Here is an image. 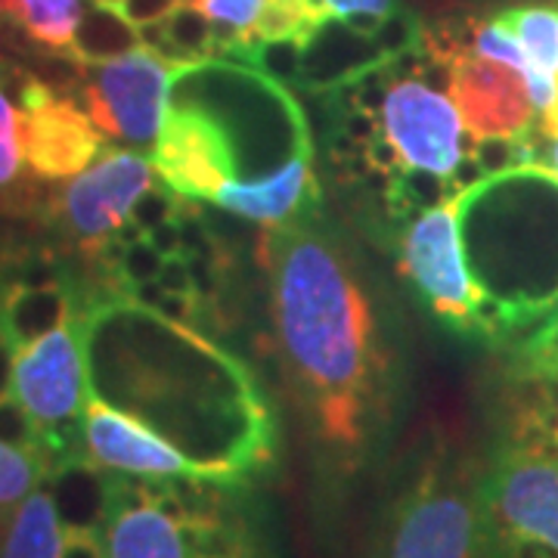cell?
<instances>
[{
	"label": "cell",
	"mask_w": 558,
	"mask_h": 558,
	"mask_svg": "<svg viewBox=\"0 0 558 558\" xmlns=\"http://www.w3.org/2000/svg\"><path fill=\"white\" fill-rule=\"evenodd\" d=\"M260 264L282 381L326 475L354 478L395 416V357L348 245L317 211L267 227Z\"/></svg>",
	"instance_id": "1"
},
{
	"label": "cell",
	"mask_w": 558,
	"mask_h": 558,
	"mask_svg": "<svg viewBox=\"0 0 558 558\" xmlns=\"http://www.w3.org/2000/svg\"><path fill=\"white\" fill-rule=\"evenodd\" d=\"M87 369L94 395L121 400L215 487L240 490L277 457V425L252 373L180 319L102 301L87 311Z\"/></svg>",
	"instance_id": "2"
},
{
	"label": "cell",
	"mask_w": 558,
	"mask_h": 558,
	"mask_svg": "<svg viewBox=\"0 0 558 558\" xmlns=\"http://www.w3.org/2000/svg\"><path fill=\"white\" fill-rule=\"evenodd\" d=\"M153 165L180 199L218 205L264 230L319 205L314 140L299 100L230 57L174 69Z\"/></svg>",
	"instance_id": "3"
},
{
	"label": "cell",
	"mask_w": 558,
	"mask_h": 558,
	"mask_svg": "<svg viewBox=\"0 0 558 558\" xmlns=\"http://www.w3.org/2000/svg\"><path fill=\"white\" fill-rule=\"evenodd\" d=\"M106 558H264L233 487L109 472Z\"/></svg>",
	"instance_id": "4"
},
{
	"label": "cell",
	"mask_w": 558,
	"mask_h": 558,
	"mask_svg": "<svg viewBox=\"0 0 558 558\" xmlns=\"http://www.w3.org/2000/svg\"><path fill=\"white\" fill-rule=\"evenodd\" d=\"M341 90L376 119V134L363 156L379 174L388 180L407 171H428L444 180L457 174L469 131L447 87L428 84L418 72H403L395 60Z\"/></svg>",
	"instance_id": "5"
},
{
	"label": "cell",
	"mask_w": 558,
	"mask_h": 558,
	"mask_svg": "<svg viewBox=\"0 0 558 558\" xmlns=\"http://www.w3.org/2000/svg\"><path fill=\"white\" fill-rule=\"evenodd\" d=\"M478 481L453 453L425 459L388 502L369 558H490Z\"/></svg>",
	"instance_id": "6"
},
{
	"label": "cell",
	"mask_w": 558,
	"mask_h": 558,
	"mask_svg": "<svg viewBox=\"0 0 558 558\" xmlns=\"http://www.w3.org/2000/svg\"><path fill=\"white\" fill-rule=\"evenodd\" d=\"M490 558H558V453L537 440H499L478 481Z\"/></svg>",
	"instance_id": "7"
},
{
	"label": "cell",
	"mask_w": 558,
	"mask_h": 558,
	"mask_svg": "<svg viewBox=\"0 0 558 558\" xmlns=\"http://www.w3.org/2000/svg\"><path fill=\"white\" fill-rule=\"evenodd\" d=\"M10 395L38 422L50 472L84 457V410L94 395L87 369V314L75 311L53 332L13 357Z\"/></svg>",
	"instance_id": "8"
},
{
	"label": "cell",
	"mask_w": 558,
	"mask_h": 558,
	"mask_svg": "<svg viewBox=\"0 0 558 558\" xmlns=\"http://www.w3.org/2000/svg\"><path fill=\"white\" fill-rule=\"evenodd\" d=\"M400 270L418 301L459 336H490L487 299L469 274L462 196L422 208L400 233Z\"/></svg>",
	"instance_id": "9"
},
{
	"label": "cell",
	"mask_w": 558,
	"mask_h": 558,
	"mask_svg": "<svg viewBox=\"0 0 558 558\" xmlns=\"http://www.w3.org/2000/svg\"><path fill=\"white\" fill-rule=\"evenodd\" d=\"M174 69L178 62L153 47H137L119 60L84 65V102L94 124L106 137L128 143L131 149H156Z\"/></svg>",
	"instance_id": "10"
},
{
	"label": "cell",
	"mask_w": 558,
	"mask_h": 558,
	"mask_svg": "<svg viewBox=\"0 0 558 558\" xmlns=\"http://www.w3.org/2000/svg\"><path fill=\"white\" fill-rule=\"evenodd\" d=\"M156 165L140 149H106L90 168L69 180L53 205V218L97 258L100 245L131 218L134 202L153 186Z\"/></svg>",
	"instance_id": "11"
},
{
	"label": "cell",
	"mask_w": 558,
	"mask_h": 558,
	"mask_svg": "<svg viewBox=\"0 0 558 558\" xmlns=\"http://www.w3.org/2000/svg\"><path fill=\"white\" fill-rule=\"evenodd\" d=\"M428 53L447 65V90L469 137H531L537 131L539 112L519 69L478 57L462 44Z\"/></svg>",
	"instance_id": "12"
},
{
	"label": "cell",
	"mask_w": 558,
	"mask_h": 558,
	"mask_svg": "<svg viewBox=\"0 0 558 558\" xmlns=\"http://www.w3.org/2000/svg\"><path fill=\"white\" fill-rule=\"evenodd\" d=\"M22 153L44 180H72L102 153V134L90 112L57 97L50 84L25 78L20 87Z\"/></svg>",
	"instance_id": "13"
},
{
	"label": "cell",
	"mask_w": 558,
	"mask_h": 558,
	"mask_svg": "<svg viewBox=\"0 0 558 558\" xmlns=\"http://www.w3.org/2000/svg\"><path fill=\"white\" fill-rule=\"evenodd\" d=\"M84 457L100 469L134 478L208 484L199 465L171 440L100 395H90L84 410Z\"/></svg>",
	"instance_id": "14"
},
{
	"label": "cell",
	"mask_w": 558,
	"mask_h": 558,
	"mask_svg": "<svg viewBox=\"0 0 558 558\" xmlns=\"http://www.w3.org/2000/svg\"><path fill=\"white\" fill-rule=\"evenodd\" d=\"M301 87L314 94L351 87L388 65V57L373 35H363L336 16H326L307 35H301Z\"/></svg>",
	"instance_id": "15"
},
{
	"label": "cell",
	"mask_w": 558,
	"mask_h": 558,
	"mask_svg": "<svg viewBox=\"0 0 558 558\" xmlns=\"http://www.w3.org/2000/svg\"><path fill=\"white\" fill-rule=\"evenodd\" d=\"M494 20L519 40L531 62L527 90L537 106L539 119L553 106L558 90V10L553 7H509Z\"/></svg>",
	"instance_id": "16"
},
{
	"label": "cell",
	"mask_w": 558,
	"mask_h": 558,
	"mask_svg": "<svg viewBox=\"0 0 558 558\" xmlns=\"http://www.w3.org/2000/svg\"><path fill=\"white\" fill-rule=\"evenodd\" d=\"M78 311L72 282L60 286H3L0 289V329L13 351L53 332Z\"/></svg>",
	"instance_id": "17"
},
{
	"label": "cell",
	"mask_w": 558,
	"mask_h": 558,
	"mask_svg": "<svg viewBox=\"0 0 558 558\" xmlns=\"http://www.w3.org/2000/svg\"><path fill=\"white\" fill-rule=\"evenodd\" d=\"M47 490L53 497L57 515L65 531H102L109 509V469L90 459H72L47 475Z\"/></svg>",
	"instance_id": "18"
},
{
	"label": "cell",
	"mask_w": 558,
	"mask_h": 558,
	"mask_svg": "<svg viewBox=\"0 0 558 558\" xmlns=\"http://www.w3.org/2000/svg\"><path fill=\"white\" fill-rule=\"evenodd\" d=\"M65 527H62L53 497L44 487H35L10 515L7 534L0 539V558H60Z\"/></svg>",
	"instance_id": "19"
},
{
	"label": "cell",
	"mask_w": 558,
	"mask_h": 558,
	"mask_svg": "<svg viewBox=\"0 0 558 558\" xmlns=\"http://www.w3.org/2000/svg\"><path fill=\"white\" fill-rule=\"evenodd\" d=\"M143 47H153L156 53L171 62H202L220 57L218 25L202 13L193 0L180 3L168 20L140 28Z\"/></svg>",
	"instance_id": "20"
},
{
	"label": "cell",
	"mask_w": 558,
	"mask_h": 558,
	"mask_svg": "<svg viewBox=\"0 0 558 558\" xmlns=\"http://www.w3.org/2000/svg\"><path fill=\"white\" fill-rule=\"evenodd\" d=\"M137 47H143L140 28L121 13L119 7L87 0L69 53L84 65H94V62L119 60V57L137 50Z\"/></svg>",
	"instance_id": "21"
},
{
	"label": "cell",
	"mask_w": 558,
	"mask_h": 558,
	"mask_svg": "<svg viewBox=\"0 0 558 558\" xmlns=\"http://www.w3.org/2000/svg\"><path fill=\"white\" fill-rule=\"evenodd\" d=\"M87 0H0V13L13 16L25 35L50 50H69Z\"/></svg>",
	"instance_id": "22"
},
{
	"label": "cell",
	"mask_w": 558,
	"mask_h": 558,
	"mask_svg": "<svg viewBox=\"0 0 558 558\" xmlns=\"http://www.w3.org/2000/svg\"><path fill=\"white\" fill-rule=\"evenodd\" d=\"M524 398L519 400V416L512 435L537 440L558 453V376H521Z\"/></svg>",
	"instance_id": "23"
},
{
	"label": "cell",
	"mask_w": 558,
	"mask_h": 558,
	"mask_svg": "<svg viewBox=\"0 0 558 558\" xmlns=\"http://www.w3.org/2000/svg\"><path fill=\"white\" fill-rule=\"evenodd\" d=\"M50 475L47 462L38 453L10 447L0 440V519L13 515L20 502Z\"/></svg>",
	"instance_id": "24"
},
{
	"label": "cell",
	"mask_w": 558,
	"mask_h": 558,
	"mask_svg": "<svg viewBox=\"0 0 558 558\" xmlns=\"http://www.w3.org/2000/svg\"><path fill=\"white\" fill-rule=\"evenodd\" d=\"M301 50L304 40L301 35H289V38H264L255 44H242L230 53V60H242L255 65L267 78L279 81V84H301Z\"/></svg>",
	"instance_id": "25"
},
{
	"label": "cell",
	"mask_w": 558,
	"mask_h": 558,
	"mask_svg": "<svg viewBox=\"0 0 558 558\" xmlns=\"http://www.w3.org/2000/svg\"><path fill=\"white\" fill-rule=\"evenodd\" d=\"M326 7L319 0H267L260 10V20L252 32V40L289 38V35H307L314 25L326 20Z\"/></svg>",
	"instance_id": "26"
},
{
	"label": "cell",
	"mask_w": 558,
	"mask_h": 558,
	"mask_svg": "<svg viewBox=\"0 0 558 558\" xmlns=\"http://www.w3.org/2000/svg\"><path fill=\"white\" fill-rule=\"evenodd\" d=\"M193 3L218 25L220 57H230L236 47L252 40L267 0H193Z\"/></svg>",
	"instance_id": "27"
},
{
	"label": "cell",
	"mask_w": 558,
	"mask_h": 558,
	"mask_svg": "<svg viewBox=\"0 0 558 558\" xmlns=\"http://www.w3.org/2000/svg\"><path fill=\"white\" fill-rule=\"evenodd\" d=\"M373 40L379 44V50L388 57V62L407 60V57L425 50V22L418 20L416 10L400 3L398 10H391L379 22V28L373 32Z\"/></svg>",
	"instance_id": "28"
},
{
	"label": "cell",
	"mask_w": 558,
	"mask_h": 558,
	"mask_svg": "<svg viewBox=\"0 0 558 558\" xmlns=\"http://www.w3.org/2000/svg\"><path fill=\"white\" fill-rule=\"evenodd\" d=\"M22 121L20 106L0 84V193L13 190L22 178Z\"/></svg>",
	"instance_id": "29"
},
{
	"label": "cell",
	"mask_w": 558,
	"mask_h": 558,
	"mask_svg": "<svg viewBox=\"0 0 558 558\" xmlns=\"http://www.w3.org/2000/svg\"><path fill=\"white\" fill-rule=\"evenodd\" d=\"M519 376H558V304L553 317L537 326L515 351Z\"/></svg>",
	"instance_id": "30"
},
{
	"label": "cell",
	"mask_w": 558,
	"mask_h": 558,
	"mask_svg": "<svg viewBox=\"0 0 558 558\" xmlns=\"http://www.w3.org/2000/svg\"><path fill=\"white\" fill-rule=\"evenodd\" d=\"M0 440L10 444V447L28 450V453H38V457L47 462L38 422L32 418V413H28L10 391L0 395ZM47 469H50V462H47Z\"/></svg>",
	"instance_id": "31"
},
{
	"label": "cell",
	"mask_w": 558,
	"mask_h": 558,
	"mask_svg": "<svg viewBox=\"0 0 558 558\" xmlns=\"http://www.w3.org/2000/svg\"><path fill=\"white\" fill-rule=\"evenodd\" d=\"M165 260L168 258L153 245L149 236L124 242V252H121L119 260V277L124 279L128 292H131L134 286H143V282H156L161 274V267H165Z\"/></svg>",
	"instance_id": "32"
},
{
	"label": "cell",
	"mask_w": 558,
	"mask_h": 558,
	"mask_svg": "<svg viewBox=\"0 0 558 558\" xmlns=\"http://www.w3.org/2000/svg\"><path fill=\"white\" fill-rule=\"evenodd\" d=\"M183 202L174 190H159V186H149L137 202H134V208H131V223L140 227L143 233H149V230H156L161 223H168V220H174L180 215V208H183Z\"/></svg>",
	"instance_id": "33"
},
{
	"label": "cell",
	"mask_w": 558,
	"mask_h": 558,
	"mask_svg": "<svg viewBox=\"0 0 558 558\" xmlns=\"http://www.w3.org/2000/svg\"><path fill=\"white\" fill-rule=\"evenodd\" d=\"M180 3H186V0H121L119 10L137 28H143V25H156V22L168 20Z\"/></svg>",
	"instance_id": "34"
},
{
	"label": "cell",
	"mask_w": 558,
	"mask_h": 558,
	"mask_svg": "<svg viewBox=\"0 0 558 558\" xmlns=\"http://www.w3.org/2000/svg\"><path fill=\"white\" fill-rule=\"evenodd\" d=\"M329 16L336 20H351V16H388L398 10L400 0H319Z\"/></svg>",
	"instance_id": "35"
},
{
	"label": "cell",
	"mask_w": 558,
	"mask_h": 558,
	"mask_svg": "<svg viewBox=\"0 0 558 558\" xmlns=\"http://www.w3.org/2000/svg\"><path fill=\"white\" fill-rule=\"evenodd\" d=\"M159 286L171 295H196V279H193V267L190 260L178 255V258L165 260L159 274Z\"/></svg>",
	"instance_id": "36"
},
{
	"label": "cell",
	"mask_w": 558,
	"mask_h": 558,
	"mask_svg": "<svg viewBox=\"0 0 558 558\" xmlns=\"http://www.w3.org/2000/svg\"><path fill=\"white\" fill-rule=\"evenodd\" d=\"M60 558H106L102 537L97 531H65Z\"/></svg>",
	"instance_id": "37"
},
{
	"label": "cell",
	"mask_w": 558,
	"mask_h": 558,
	"mask_svg": "<svg viewBox=\"0 0 558 558\" xmlns=\"http://www.w3.org/2000/svg\"><path fill=\"white\" fill-rule=\"evenodd\" d=\"M534 146H537V161H534V165L549 168L558 178V131H546L543 124H537V131H534Z\"/></svg>",
	"instance_id": "38"
},
{
	"label": "cell",
	"mask_w": 558,
	"mask_h": 558,
	"mask_svg": "<svg viewBox=\"0 0 558 558\" xmlns=\"http://www.w3.org/2000/svg\"><path fill=\"white\" fill-rule=\"evenodd\" d=\"M146 236L153 240V245L159 248L165 258H178V255H180V223H178V218L168 220V223H161V227H156V230H149Z\"/></svg>",
	"instance_id": "39"
},
{
	"label": "cell",
	"mask_w": 558,
	"mask_h": 558,
	"mask_svg": "<svg viewBox=\"0 0 558 558\" xmlns=\"http://www.w3.org/2000/svg\"><path fill=\"white\" fill-rule=\"evenodd\" d=\"M546 131H558V90H556V100H553V106L543 112V121H539Z\"/></svg>",
	"instance_id": "40"
},
{
	"label": "cell",
	"mask_w": 558,
	"mask_h": 558,
	"mask_svg": "<svg viewBox=\"0 0 558 558\" xmlns=\"http://www.w3.org/2000/svg\"><path fill=\"white\" fill-rule=\"evenodd\" d=\"M97 3H109V7H121V0H97Z\"/></svg>",
	"instance_id": "41"
}]
</instances>
